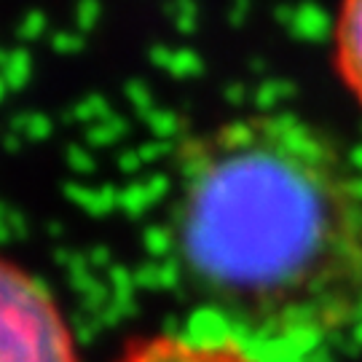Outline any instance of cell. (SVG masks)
<instances>
[{"label":"cell","mask_w":362,"mask_h":362,"mask_svg":"<svg viewBox=\"0 0 362 362\" xmlns=\"http://www.w3.org/2000/svg\"><path fill=\"white\" fill-rule=\"evenodd\" d=\"M118 362H258L233 341L156 336L134 344Z\"/></svg>","instance_id":"cell-3"},{"label":"cell","mask_w":362,"mask_h":362,"mask_svg":"<svg viewBox=\"0 0 362 362\" xmlns=\"http://www.w3.org/2000/svg\"><path fill=\"white\" fill-rule=\"evenodd\" d=\"M336 67L362 105V0H341L336 16Z\"/></svg>","instance_id":"cell-4"},{"label":"cell","mask_w":362,"mask_h":362,"mask_svg":"<svg viewBox=\"0 0 362 362\" xmlns=\"http://www.w3.org/2000/svg\"><path fill=\"white\" fill-rule=\"evenodd\" d=\"M169 226L188 290L242 336L314 344L362 320V185L311 121L258 113L191 137Z\"/></svg>","instance_id":"cell-1"},{"label":"cell","mask_w":362,"mask_h":362,"mask_svg":"<svg viewBox=\"0 0 362 362\" xmlns=\"http://www.w3.org/2000/svg\"><path fill=\"white\" fill-rule=\"evenodd\" d=\"M3 362H78L73 333L40 279L6 260L0 266Z\"/></svg>","instance_id":"cell-2"}]
</instances>
